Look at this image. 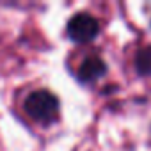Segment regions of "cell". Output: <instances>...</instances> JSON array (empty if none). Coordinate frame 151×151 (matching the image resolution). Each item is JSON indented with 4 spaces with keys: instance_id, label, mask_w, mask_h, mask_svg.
Instances as JSON below:
<instances>
[{
    "instance_id": "1",
    "label": "cell",
    "mask_w": 151,
    "mask_h": 151,
    "mask_svg": "<svg viewBox=\"0 0 151 151\" xmlns=\"http://www.w3.org/2000/svg\"><path fill=\"white\" fill-rule=\"evenodd\" d=\"M23 109L30 119H34L36 123H41V124L55 123L59 119V112H60L57 96L46 89H37V91L30 93L23 101Z\"/></svg>"
},
{
    "instance_id": "4",
    "label": "cell",
    "mask_w": 151,
    "mask_h": 151,
    "mask_svg": "<svg viewBox=\"0 0 151 151\" xmlns=\"http://www.w3.org/2000/svg\"><path fill=\"white\" fill-rule=\"evenodd\" d=\"M135 66L140 75H151V46H146L137 53Z\"/></svg>"
},
{
    "instance_id": "3",
    "label": "cell",
    "mask_w": 151,
    "mask_h": 151,
    "mask_svg": "<svg viewBox=\"0 0 151 151\" xmlns=\"http://www.w3.org/2000/svg\"><path fill=\"white\" fill-rule=\"evenodd\" d=\"M107 73V64L103 59L96 57V55H91L87 59L82 60V64L78 66V80L84 82V84H93L96 80H100L101 77H105Z\"/></svg>"
},
{
    "instance_id": "2",
    "label": "cell",
    "mask_w": 151,
    "mask_h": 151,
    "mask_svg": "<svg viewBox=\"0 0 151 151\" xmlns=\"http://www.w3.org/2000/svg\"><path fill=\"white\" fill-rule=\"evenodd\" d=\"M66 32L75 43H89L100 34V23L89 13H77L69 18Z\"/></svg>"
}]
</instances>
